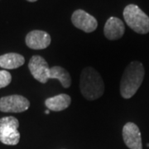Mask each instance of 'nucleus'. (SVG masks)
<instances>
[{"instance_id":"obj_1","label":"nucleus","mask_w":149,"mask_h":149,"mask_svg":"<svg viewBox=\"0 0 149 149\" xmlns=\"http://www.w3.org/2000/svg\"><path fill=\"white\" fill-rule=\"evenodd\" d=\"M80 90L85 100L93 101L100 98L105 90L100 74L94 67H85L80 74Z\"/></svg>"},{"instance_id":"obj_2","label":"nucleus","mask_w":149,"mask_h":149,"mask_svg":"<svg viewBox=\"0 0 149 149\" xmlns=\"http://www.w3.org/2000/svg\"><path fill=\"white\" fill-rule=\"evenodd\" d=\"M145 75L143 65L138 61H132L125 68L120 81V94L124 99L132 98L139 91Z\"/></svg>"},{"instance_id":"obj_3","label":"nucleus","mask_w":149,"mask_h":149,"mask_svg":"<svg viewBox=\"0 0 149 149\" xmlns=\"http://www.w3.org/2000/svg\"><path fill=\"white\" fill-rule=\"evenodd\" d=\"M123 17L127 25L139 34L149 32V17L139 6L129 4L123 10Z\"/></svg>"},{"instance_id":"obj_4","label":"nucleus","mask_w":149,"mask_h":149,"mask_svg":"<svg viewBox=\"0 0 149 149\" xmlns=\"http://www.w3.org/2000/svg\"><path fill=\"white\" fill-rule=\"evenodd\" d=\"M19 121L13 116L0 118V142L5 145H17L20 140Z\"/></svg>"},{"instance_id":"obj_5","label":"nucleus","mask_w":149,"mask_h":149,"mask_svg":"<svg viewBox=\"0 0 149 149\" xmlns=\"http://www.w3.org/2000/svg\"><path fill=\"white\" fill-rule=\"evenodd\" d=\"M30 107V102L24 96L19 95L0 98V111L3 113H22Z\"/></svg>"},{"instance_id":"obj_6","label":"nucleus","mask_w":149,"mask_h":149,"mask_svg":"<svg viewBox=\"0 0 149 149\" xmlns=\"http://www.w3.org/2000/svg\"><path fill=\"white\" fill-rule=\"evenodd\" d=\"M28 68L32 76L40 83L46 84L50 79V67L47 61L41 56H33L31 57Z\"/></svg>"},{"instance_id":"obj_7","label":"nucleus","mask_w":149,"mask_h":149,"mask_svg":"<svg viewBox=\"0 0 149 149\" xmlns=\"http://www.w3.org/2000/svg\"><path fill=\"white\" fill-rule=\"evenodd\" d=\"M71 22L74 27L87 33L94 32L98 27L95 17L82 9H77L72 13Z\"/></svg>"},{"instance_id":"obj_8","label":"nucleus","mask_w":149,"mask_h":149,"mask_svg":"<svg viewBox=\"0 0 149 149\" xmlns=\"http://www.w3.org/2000/svg\"><path fill=\"white\" fill-rule=\"evenodd\" d=\"M123 139L129 149H143L141 133L134 123L128 122L123 126Z\"/></svg>"},{"instance_id":"obj_9","label":"nucleus","mask_w":149,"mask_h":149,"mask_svg":"<svg viewBox=\"0 0 149 149\" xmlns=\"http://www.w3.org/2000/svg\"><path fill=\"white\" fill-rule=\"evenodd\" d=\"M51 36L47 32L33 30L27 33L25 38L26 45L32 50L46 49L51 44Z\"/></svg>"},{"instance_id":"obj_10","label":"nucleus","mask_w":149,"mask_h":149,"mask_svg":"<svg viewBox=\"0 0 149 149\" xmlns=\"http://www.w3.org/2000/svg\"><path fill=\"white\" fill-rule=\"evenodd\" d=\"M125 32L124 23L122 20L115 17H109L104 27V34L110 41L118 40L123 36Z\"/></svg>"},{"instance_id":"obj_11","label":"nucleus","mask_w":149,"mask_h":149,"mask_svg":"<svg viewBox=\"0 0 149 149\" xmlns=\"http://www.w3.org/2000/svg\"><path fill=\"white\" fill-rule=\"evenodd\" d=\"M71 103L70 96L66 94H60L45 100V105L49 110L59 112L66 109Z\"/></svg>"},{"instance_id":"obj_12","label":"nucleus","mask_w":149,"mask_h":149,"mask_svg":"<svg viewBox=\"0 0 149 149\" xmlns=\"http://www.w3.org/2000/svg\"><path fill=\"white\" fill-rule=\"evenodd\" d=\"M25 63V58L21 54L10 52L0 56V67L5 70L17 69Z\"/></svg>"},{"instance_id":"obj_13","label":"nucleus","mask_w":149,"mask_h":149,"mask_svg":"<svg viewBox=\"0 0 149 149\" xmlns=\"http://www.w3.org/2000/svg\"><path fill=\"white\" fill-rule=\"evenodd\" d=\"M50 79L58 80L64 88H69L71 85V77L69 72L61 66L55 65L50 67Z\"/></svg>"},{"instance_id":"obj_14","label":"nucleus","mask_w":149,"mask_h":149,"mask_svg":"<svg viewBox=\"0 0 149 149\" xmlns=\"http://www.w3.org/2000/svg\"><path fill=\"white\" fill-rule=\"evenodd\" d=\"M12 81V75L5 70H0V89L9 85Z\"/></svg>"},{"instance_id":"obj_15","label":"nucleus","mask_w":149,"mask_h":149,"mask_svg":"<svg viewBox=\"0 0 149 149\" xmlns=\"http://www.w3.org/2000/svg\"><path fill=\"white\" fill-rule=\"evenodd\" d=\"M27 1H28V2H31V3H33V2H36V1H37V0H27Z\"/></svg>"},{"instance_id":"obj_16","label":"nucleus","mask_w":149,"mask_h":149,"mask_svg":"<svg viewBox=\"0 0 149 149\" xmlns=\"http://www.w3.org/2000/svg\"><path fill=\"white\" fill-rule=\"evenodd\" d=\"M45 113H46V114H49V113H50V110H49V109H47V110H46V111H45Z\"/></svg>"}]
</instances>
